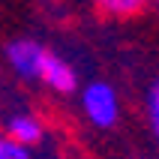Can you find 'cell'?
I'll use <instances>...</instances> for the list:
<instances>
[{"label": "cell", "mask_w": 159, "mask_h": 159, "mask_svg": "<svg viewBox=\"0 0 159 159\" xmlns=\"http://www.w3.org/2000/svg\"><path fill=\"white\" fill-rule=\"evenodd\" d=\"M81 111L90 126L96 129H114L120 123V96L108 81H90L78 93Z\"/></svg>", "instance_id": "cell-1"}, {"label": "cell", "mask_w": 159, "mask_h": 159, "mask_svg": "<svg viewBox=\"0 0 159 159\" xmlns=\"http://www.w3.org/2000/svg\"><path fill=\"white\" fill-rule=\"evenodd\" d=\"M48 54H51V48L39 39H30V36H18L3 45V60L12 69V75L21 81H33V84H39Z\"/></svg>", "instance_id": "cell-2"}, {"label": "cell", "mask_w": 159, "mask_h": 159, "mask_svg": "<svg viewBox=\"0 0 159 159\" xmlns=\"http://www.w3.org/2000/svg\"><path fill=\"white\" fill-rule=\"evenodd\" d=\"M3 135L9 141H15L30 150V147H36L45 138V123L33 111H12V114L3 117Z\"/></svg>", "instance_id": "cell-3"}, {"label": "cell", "mask_w": 159, "mask_h": 159, "mask_svg": "<svg viewBox=\"0 0 159 159\" xmlns=\"http://www.w3.org/2000/svg\"><path fill=\"white\" fill-rule=\"evenodd\" d=\"M39 84L48 87L51 93H57V96H72L78 90V72L72 69L69 60H63L57 51H51L48 60H45V66H42Z\"/></svg>", "instance_id": "cell-4"}, {"label": "cell", "mask_w": 159, "mask_h": 159, "mask_svg": "<svg viewBox=\"0 0 159 159\" xmlns=\"http://www.w3.org/2000/svg\"><path fill=\"white\" fill-rule=\"evenodd\" d=\"M144 117H147V129L159 144V81H153L144 90Z\"/></svg>", "instance_id": "cell-5"}, {"label": "cell", "mask_w": 159, "mask_h": 159, "mask_svg": "<svg viewBox=\"0 0 159 159\" xmlns=\"http://www.w3.org/2000/svg\"><path fill=\"white\" fill-rule=\"evenodd\" d=\"M144 3L147 0H108V3H102V12H108V15L114 18H129V15H138L144 9Z\"/></svg>", "instance_id": "cell-6"}, {"label": "cell", "mask_w": 159, "mask_h": 159, "mask_svg": "<svg viewBox=\"0 0 159 159\" xmlns=\"http://www.w3.org/2000/svg\"><path fill=\"white\" fill-rule=\"evenodd\" d=\"M0 159H30V150L15 141H9L6 135L0 132Z\"/></svg>", "instance_id": "cell-7"}, {"label": "cell", "mask_w": 159, "mask_h": 159, "mask_svg": "<svg viewBox=\"0 0 159 159\" xmlns=\"http://www.w3.org/2000/svg\"><path fill=\"white\" fill-rule=\"evenodd\" d=\"M96 3H99V6H102V3H108V0H96Z\"/></svg>", "instance_id": "cell-8"}]
</instances>
